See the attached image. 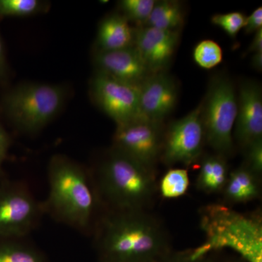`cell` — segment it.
<instances>
[{
	"mask_svg": "<svg viewBox=\"0 0 262 262\" xmlns=\"http://www.w3.org/2000/svg\"><path fill=\"white\" fill-rule=\"evenodd\" d=\"M207 255L196 249L179 253L171 251L158 262H218Z\"/></svg>",
	"mask_w": 262,
	"mask_h": 262,
	"instance_id": "26",
	"label": "cell"
},
{
	"mask_svg": "<svg viewBox=\"0 0 262 262\" xmlns=\"http://www.w3.org/2000/svg\"><path fill=\"white\" fill-rule=\"evenodd\" d=\"M98 246L102 261L158 262L172 251L165 227L145 209L114 211L103 220Z\"/></svg>",
	"mask_w": 262,
	"mask_h": 262,
	"instance_id": "1",
	"label": "cell"
},
{
	"mask_svg": "<svg viewBox=\"0 0 262 262\" xmlns=\"http://www.w3.org/2000/svg\"><path fill=\"white\" fill-rule=\"evenodd\" d=\"M262 139V90L256 81L243 80L237 92V111L233 140L246 149Z\"/></svg>",
	"mask_w": 262,
	"mask_h": 262,
	"instance_id": "11",
	"label": "cell"
},
{
	"mask_svg": "<svg viewBox=\"0 0 262 262\" xmlns=\"http://www.w3.org/2000/svg\"><path fill=\"white\" fill-rule=\"evenodd\" d=\"M201 227L206 241L196 248L208 253L228 248L251 262H261L262 224L261 219L244 215L220 204L203 207Z\"/></svg>",
	"mask_w": 262,
	"mask_h": 262,
	"instance_id": "2",
	"label": "cell"
},
{
	"mask_svg": "<svg viewBox=\"0 0 262 262\" xmlns=\"http://www.w3.org/2000/svg\"><path fill=\"white\" fill-rule=\"evenodd\" d=\"M218 262H251L248 261V260L246 259L243 256H241V255L237 254V253H235L234 255H231V256H226L225 258H224L223 259L221 260V261H218Z\"/></svg>",
	"mask_w": 262,
	"mask_h": 262,
	"instance_id": "32",
	"label": "cell"
},
{
	"mask_svg": "<svg viewBox=\"0 0 262 262\" xmlns=\"http://www.w3.org/2000/svg\"><path fill=\"white\" fill-rule=\"evenodd\" d=\"M246 16L241 12L219 13L211 17L212 24L220 27L229 36L234 38L244 27Z\"/></svg>",
	"mask_w": 262,
	"mask_h": 262,
	"instance_id": "24",
	"label": "cell"
},
{
	"mask_svg": "<svg viewBox=\"0 0 262 262\" xmlns=\"http://www.w3.org/2000/svg\"><path fill=\"white\" fill-rule=\"evenodd\" d=\"M7 73H8V66H7L6 57H5L4 46L0 36V80H3L6 77Z\"/></svg>",
	"mask_w": 262,
	"mask_h": 262,
	"instance_id": "30",
	"label": "cell"
},
{
	"mask_svg": "<svg viewBox=\"0 0 262 262\" xmlns=\"http://www.w3.org/2000/svg\"><path fill=\"white\" fill-rule=\"evenodd\" d=\"M47 8V3L39 0H0L1 16H31Z\"/></svg>",
	"mask_w": 262,
	"mask_h": 262,
	"instance_id": "21",
	"label": "cell"
},
{
	"mask_svg": "<svg viewBox=\"0 0 262 262\" xmlns=\"http://www.w3.org/2000/svg\"><path fill=\"white\" fill-rule=\"evenodd\" d=\"M248 52L253 53H262V29L255 33Z\"/></svg>",
	"mask_w": 262,
	"mask_h": 262,
	"instance_id": "29",
	"label": "cell"
},
{
	"mask_svg": "<svg viewBox=\"0 0 262 262\" xmlns=\"http://www.w3.org/2000/svg\"><path fill=\"white\" fill-rule=\"evenodd\" d=\"M251 65L254 70L261 72L262 70V53H253L251 58Z\"/></svg>",
	"mask_w": 262,
	"mask_h": 262,
	"instance_id": "31",
	"label": "cell"
},
{
	"mask_svg": "<svg viewBox=\"0 0 262 262\" xmlns=\"http://www.w3.org/2000/svg\"><path fill=\"white\" fill-rule=\"evenodd\" d=\"M201 106L206 143L217 154L225 158L232 155L237 111V94L232 81L225 75L212 77Z\"/></svg>",
	"mask_w": 262,
	"mask_h": 262,
	"instance_id": "6",
	"label": "cell"
},
{
	"mask_svg": "<svg viewBox=\"0 0 262 262\" xmlns=\"http://www.w3.org/2000/svg\"><path fill=\"white\" fill-rule=\"evenodd\" d=\"M180 30H163L141 26L134 30V46L151 74L166 71L175 55Z\"/></svg>",
	"mask_w": 262,
	"mask_h": 262,
	"instance_id": "13",
	"label": "cell"
},
{
	"mask_svg": "<svg viewBox=\"0 0 262 262\" xmlns=\"http://www.w3.org/2000/svg\"><path fill=\"white\" fill-rule=\"evenodd\" d=\"M185 18L184 5L175 0L156 1L144 26L163 30H180Z\"/></svg>",
	"mask_w": 262,
	"mask_h": 262,
	"instance_id": "18",
	"label": "cell"
},
{
	"mask_svg": "<svg viewBox=\"0 0 262 262\" xmlns=\"http://www.w3.org/2000/svg\"><path fill=\"white\" fill-rule=\"evenodd\" d=\"M193 58L201 68L211 70L222 62L223 52L220 45L215 41L204 39L196 44L193 51Z\"/></svg>",
	"mask_w": 262,
	"mask_h": 262,
	"instance_id": "22",
	"label": "cell"
},
{
	"mask_svg": "<svg viewBox=\"0 0 262 262\" xmlns=\"http://www.w3.org/2000/svg\"><path fill=\"white\" fill-rule=\"evenodd\" d=\"M164 131L163 122L137 117L117 125L114 135V149L155 170L161 155Z\"/></svg>",
	"mask_w": 262,
	"mask_h": 262,
	"instance_id": "8",
	"label": "cell"
},
{
	"mask_svg": "<svg viewBox=\"0 0 262 262\" xmlns=\"http://www.w3.org/2000/svg\"><path fill=\"white\" fill-rule=\"evenodd\" d=\"M187 169L171 168L163 176L160 182L161 195L167 199L179 198L187 192L189 187Z\"/></svg>",
	"mask_w": 262,
	"mask_h": 262,
	"instance_id": "19",
	"label": "cell"
},
{
	"mask_svg": "<svg viewBox=\"0 0 262 262\" xmlns=\"http://www.w3.org/2000/svg\"><path fill=\"white\" fill-rule=\"evenodd\" d=\"M201 103L186 116L174 120L164 131L160 159L168 166H189L201 160L206 144Z\"/></svg>",
	"mask_w": 262,
	"mask_h": 262,
	"instance_id": "7",
	"label": "cell"
},
{
	"mask_svg": "<svg viewBox=\"0 0 262 262\" xmlns=\"http://www.w3.org/2000/svg\"><path fill=\"white\" fill-rule=\"evenodd\" d=\"M91 94L98 107L116 122L117 126L139 117L140 85L96 72L91 82Z\"/></svg>",
	"mask_w": 262,
	"mask_h": 262,
	"instance_id": "9",
	"label": "cell"
},
{
	"mask_svg": "<svg viewBox=\"0 0 262 262\" xmlns=\"http://www.w3.org/2000/svg\"><path fill=\"white\" fill-rule=\"evenodd\" d=\"M0 262H44L34 248L13 241L0 243Z\"/></svg>",
	"mask_w": 262,
	"mask_h": 262,
	"instance_id": "20",
	"label": "cell"
},
{
	"mask_svg": "<svg viewBox=\"0 0 262 262\" xmlns=\"http://www.w3.org/2000/svg\"><path fill=\"white\" fill-rule=\"evenodd\" d=\"M260 177L251 171L244 163L229 172L228 179L222 191L224 201L229 205L248 203L259 196Z\"/></svg>",
	"mask_w": 262,
	"mask_h": 262,
	"instance_id": "16",
	"label": "cell"
},
{
	"mask_svg": "<svg viewBox=\"0 0 262 262\" xmlns=\"http://www.w3.org/2000/svg\"><path fill=\"white\" fill-rule=\"evenodd\" d=\"M102 262H110V261H102Z\"/></svg>",
	"mask_w": 262,
	"mask_h": 262,
	"instance_id": "33",
	"label": "cell"
},
{
	"mask_svg": "<svg viewBox=\"0 0 262 262\" xmlns=\"http://www.w3.org/2000/svg\"><path fill=\"white\" fill-rule=\"evenodd\" d=\"M177 81L166 72L152 74L140 85L139 117L163 122L177 106Z\"/></svg>",
	"mask_w": 262,
	"mask_h": 262,
	"instance_id": "12",
	"label": "cell"
},
{
	"mask_svg": "<svg viewBox=\"0 0 262 262\" xmlns=\"http://www.w3.org/2000/svg\"><path fill=\"white\" fill-rule=\"evenodd\" d=\"M244 28L246 34H255L262 29L261 7H258L249 16L246 17Z\"/></svg>",
	"mask_w": 262,
	"mask_h": 262,
	"instance_id": "27",
	"label": "cell"
},
{
	"mask_svg": "<svg viewBox=\"0 0 262 262\" xmlns=\"http://www.w3.org/2000/svg\"><path fill=\"white\" fill-rule=\"evenodd\" d=\"M98 179L114 211L145 209L157 190L155 170L114 149L101 165Z\"/></svg>",
	"mask_w": 262,
	"mask_h": 262,
	"instance_id": "3",
	"label": "cell"
},
{
	"mask_svg": "<svg viewBox=\"0 0 262 262\" xmlns=\"http://www.w3.org/2000/svg\"><path fill=\"white\" fill-rule=\"evenodd\" d=\"M134 30L122 14L113 13L103 18L98 27L96 51H113L134 46Z\"/></svg>",
	"mask_w": 262,
	"mask_h": 262,
	"instance_id": "15",
	"label": "cell"
},
{
	"mask_svg": "<svg viewBox=\"0 0 262 262\" xmlns=\"http://www.w3.org/2000/svg\"><path fill=\"white\" fill-rule=\"evenodd\" d=\"M39 211L34 198L24 189L0 188V239L27 234L35 224Z\"/></svg>",
	"mask_w": 262,
	"mask_h": 262,
	"instance_id": "10",
	"label": "cell"
},
{
	"mask_svg": "<svg viewBox=\"0 0 262 262\" xmlns=\"http://www.w3.org/2000/svg\"><path fill=\"white\" fill-rule=\"evenodd\" d=\"M244 150L245 156H246L244 165L258 177H261L262 173V139L254 141Z\"/></svg>",
	"mask_w": 262,
	"mask_h": 262,
	"instance_id": "25",
	"label": "cell"
},
{
	"mask_svg": "<svg viewBox=\"0 0 262 262\" xmlns=\"http://www.w3.org/2000/svg\"><path fill=\"white\" fill-rule=\"evenodd\" d=\"M63 86L27 83L17 86L5 95L3 111L15 126L34 133L46 126L58 115L65 102Z\"/></svg>",
	"mask_w": 262,
	"mask_h": 262,
	"instance_id": "5",
	"label": "cell"
},
{
	"mask_svg": "<svg viewBox=\"0 0 262 262\" xmlns=\"http://www.w3.org/2000/svg\"><path fill=\"white\" fill-rule=\"evenodd\" d=\"M9 144V137L0 124V168L6 158Z\"/></svg>",
	"mask_w": 262,
	"mask_h": 262,
	"instance_id": "28",
	"label": "cell"
},
{
	"mask_svg": "<svg viewBox=\"0 0 262 262\" xmlns=\"http://www.w3.org/2000/svg\"><path fill=\"white\" fill-rule=\"evenodd\" d=\"M155 3V0H122L118 5L122 15L129 22H136L141 27L147 21Z\"/></svg>",
	"mask_w": 262,
	"mask_h": 262,
	"instance_id": "23",
	"label": "cell"
},
{
	"mask_svg": "<svg viewBox=\"0 0 262 262\" xmlns=\"http://www.w3.org/2000/svg\"><path fill=\"white\" fill-rule=\"evenodd\" d=\"M229 174L227 158L217 153L205 155L201 162L196 187L206 194L222 192Z\"/></svg>",
	"mask_w": 262,
	"mask_h": 262,
	"instance_id": "17",
	"label": "cell"
},
{
	"mask_svg": "<svg viewBox=\"0 0 262 262\" xmlns=\"http://www.w3.org/2000/svg\"><path fill=\"white\" fill-rule=\"evenodd\" d=\"M50 209L62 222L77 228L89 226L94 208V194L82 168L62 155H55L48 168Z\"/></svg>",
	"mask_w": 262,
	"mask_h": 262,
	"instance_id": "4",
	"label": "cell"
},
{
	"mask_svg": "<svg viewBox=\"0 0 262 262\" xmlns=\"http://www.w3.org/2000/svg\"><path fill=\"white\" fill-rule=\"evenodd\" d=\"M97 72L128 83L141 85L152 75L134 46L113 51H96Z\"/></svg>",
	"mask_w": 262,
	"mask_h": 262,
	"instance_id": "14",
	"label": "cell"
}]
</instances>
